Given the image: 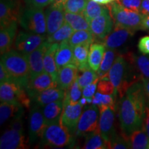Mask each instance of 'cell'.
<instances>
[{"mask_svg":"<svg viewBox=\"0 0 149 149\" xmlns=\"http://www.w3.org/2000/svg\"><path fill=\"white\" fill-rule=\"evenodd\" d=\"M108 7L115 26L126 28L135 32L141 30L144 15L124 8L116 1L110 3Z\"/></svg>","mask_w":149,"mask_h":149,"instance_id":"cell-4","label":"cell"},{"mask_svg":"<svg viewBox=\"0 0 149 149\" xmlns=\"http://www.w3.org/2000/svg\"><path fill=\"white\" fill-rule=\"evenodd\" d=\"M124 57L130 64H133L136 70L139 72L141 80L149 79V57L144 55H135L130 53Z\"/></svg>","mask_w":149,"mask_h":149,"instance_id":"cell-25","label":"cell"},{"mask_svg":"<svg viewBox=\"0 0 149 149\" xmlns=\"http://www.w3.org/2000/svg\"><path fill=\"white\" fill-rule=\"evenodd\" d=\"M117 1L124 8L140 13L141 0H117Z\"/></svg>","mask_w":149,"mask_h":149,"instance_id":"cell-42","label":"cell"},{"mask_svg":"<svg viewBox=\"0 0 149 149\" xmlns=\"http://www.w3.org/2000/svg\"><path fill=\"white\" fill-rule=\"evenodd\" d=\"M64 6L51 3L45 10L46 35L49 36L57 31L65 23Z\"/></svg>","mask_w":149,"mask_h":149,"instance_id":"cell-11","label":"cell"},{"mask_svg":"<svg viewBox=\"0 0 149 149\" xmlns=\"http://www.w3.org/2000/svg\"><path fill=\"white\" fill-rule=\"evenodd\" d=\"M115 55H116V53H115V49L107 48V51H105V53H104L100 68L97 72L100 78L107 75L108 72H109L113 63H114L115 58H116Z\"/></svg>","mask_w":149,"mask_h":149,"instance_id":"cell-35","label":"cell"},{"mask_svg":"<svg viewBox=\"0 0 149 149\" xmlns=\"http://www.w3.org/2000/svg\"><path fill=\"white\" fill-rule=\"evenodd\" d=\"M90 46V44H79L72 47L74 64L79 70L90 67L88 64Z\"/></svg>","mask_w":149,"mask_h":149,"instance_id":"cell-26","label":"cell"},{"mask_svg":"<svg viewBox=\"0 0 149 149\" xmlns=\"http://www.w3.org/2000/svg\"><path fill=\"white\" fill-rule=\"evenodd\" d=\"M98 107L100 112L99 130L103 138L109 142L111 137L115 133L114 128L115 111L107 106H99Z\"/></svg>","mask_w":149,"mask_h":149,"instance_id":"cell-13","label":"cell"},{"mask_svg":"<svg viewBox=\"0 0 149 149\" xmlns=\"http://www.w3.org/2000/svg\"><path fill=\"white\" fill-rule=\"evenodd\" d=\"M109 148L113 149H127L130 148L127 141L124 139L123 136H119L117 135L116 132L113 134L108 142Z\"/></svg>","mask_w":149,"mask_h":149,"instance_id":"cell-41","label":"cell"},{"mask_svg":"<svg viewBox=\"0 0 149 149\" xmlns=\"http://www.w3.org/2000/svg\"><path fill=\"white\" fill-rule=\"evenodd\" d=\"M143 84H144V91L146 93L147 101L149 102V79H143Z\"/></svg>","mask_w":149,"mask_h":149,"instance_id":"cell-49","label":"cell"},{"mask_svg":"<svg viewBox=\"0 0 149 149\" xmlns=\"http://www.w3.org/2000/svg\"><path fill=\"white\" fill-rule=\"evenodd\" d=\"M21 8L19 0H0L1 28L6 26L13 22L18 21Z\"/></svg>","mask_w":149,"mask_h":149,"instance_id":"cell-15","label":"cell"},{"mask_svg":"<svg viewBox=\"0 0 149 149\" xmlns=\"http://www.w3.org/2000/svg\"><path fill=\"white\" fill-rule=\"evenodd\" d=\"M117 95L113 93L112 95L102 94L100 92L95 93L93 97L92 104L97 106H107L115 111Z\"/></svg>","mask_w":149,"mask_h":149,"instance_id":"cell-37","label":"cell"},{"mask_svg":"<svg viewBox=\"0 0 149 149\" xmlns=\"http://www.w3.org/2000/svg\"><path fill=\"white\" fill-rule=\"evenodd\" d=\"M148 148L149 149V144H148Z\"/></svg>","mask_w":149,"mask_h":149,"instance_id":"cell-53","label":"cell"},{"mask_svg":"<svg viewBox=\"0 0 149 149\" xmlns=\"http://www.w3.org/2000/svg\"><path fill=\"white\" fill-rule=\"evenodd\" d=\"M41 108L45 124L48 126L60 121L61 115L64 109V100L51 102Z\"/></svg>","mask_w":149,"mask_h":149,"instance_id":"cell-22","label":"cell"},{"mask_svg":"<svg viewBox=\"0 0 149 149\" xmlns=\"http://www.w3.org/2000/svg\"><path fill=\"white\" fill-rule=\"evenodd\" d=\"M66 94V91L63 90L59 87L46 89L37 93L31 98L35 104H37L40 107H43L51 102L64 100Z\"/></svg>","mask_w":149,"mask_h":149,"instance_id":"cell-19","label":"cell"},{"mask_svg":"<svg viewBox=\"0 0 149 149\" xmlns=\"http://www.w3.org/2000/svg\"><path fill=\"white\" fill-rule=\"evenodd\" d=\"M126 95L133 102L141 115L144 116L147 99L144 84L140 81L130 85L126 92Z\"/></svg>","mask_w":149,"mask_h":149,"instance_id":"cell-18","label":"cell"},{"mask_svg":"<svg viewBox=\"0 0 149 149\" xmlns=\"http://www.w3.org/2000/svg\"><path fill=\"white\" fill-rule=\"evenodd\" d=\"M130 148L145 149L148 148L149 138L144 128L135 130L129 137L125 139Z\"/></svg>","mask_w":149,"mask_h":149,"instance_id":"cell-28","label":"cell"},{"mask_svg":"<svg viewBox=\"0 0 149 149\" xmlns=\"http://www.w3.org/2000/svg\"><path fill=\"white\" fill-rule=\"evenodd\" d=\"M83 106L79 102L75 104L64 105L60 122L71 135L75 134L78 122L82 113Z\"/></svg>","mask_w":149,"mask_h":149,"instance_id":"cell-10","label":"cell"},{"mask_svg":"<svg viewBox=\"0 0 149 149\" xmlns=\"http://www.w3.org/2000/svg\"><path fill=\"white\" fill-rule=\"evenodd\" d=\"M140 13L144 15H149V0H141L140 10Z\"/></svg>","mask_w":149,"mask_h":149,"instance_id":"cell-48","label":"cell"},{"mask_svg":"<svg viewBox=\"0 0 149 149\" xmlns=\"http://www.w3.org/2000/svg\"><path fill=\"white\" fill-rule=\"evenodd\" d=\"M65 22L69 24L74 31L81 30L91 31L90 23L82 13H71L65 12Z\"/></svg>","mask_w":149,"mask_h":149,"instance_id":"cell-30","label":"cell"},{"mask_svg":"<svg viewBox=\"0 0 149 149\" xmlns=\"http://www.w3.org/2000/svg\"><path fill=\"white\" fill-rule=\"evenodd\" d=\"M24 108L21 104L1 102L0 104V124L2 126L10 118H13Z\"/></svg>","mask_w":149,"mask_h":149,"instance_id":"cell-31","label":"cell"},{"mask_svg":"<svg viewBox=\"0 0 149 149\" xmlns=\"http://www.w3.org/2000/svg\"><path fill=\"white\" fill-rule=\"evenodd\" d=\"M134 33L135 31L130 29L115 26L113 31L104 38L103 44L107 48L116 49L124 45Z\"/></svg>","mask_w":149,"mask_h":149,"instance_id":"cell-17","label":"cell"},{"mask_svg":"<svg viewBox=\"0 0 149 149\" xmlns=\"http://www.w3.org/2000/svg\"><path fill=\"white\" fill-rule=\"evenodd\" d=\"M46 35L20 31L15 41V50L25 55H29L46 40Z\"/></svg>","mask_w":149,"mask_h":149,"instance_id":"cell-7","label":"cell"},{"mask_svg":"<svg viewBox=\"0 0 149 149\" xmlns=\"http://www.w3.org/2000/svg\"><path fill=\"white\" fill-rule=\"evenodd\" d=\"M82 148L86 149H105L109 148V144L103 138L99 128L95 131L86 134L85 142Z\"/></svg>","mask_w":149,"mask_h":149,"instance_id":"cell-29","label":"cell"},{"mask_svg":"<svg viewBox=\"0 0 149 149\" xmlns=\"http://www.w3.org/2000/svg\"><path fill=\"white\" fill-rule=\"evenodd\" d=\"M10 80H13L12 77L7 72L3 64H0V82L3 83L10 81Z\"/></svg>","mask_w":149,"mask_h":149,"instance_id":"cell-47","label":"cell"},{"mask_svg":"<svg viewBox=\"0 0 149 149\" xmlns=\"http://www.w3.org/2000/svg\"><path fill=\"white\" fill-rule=\"evenodd\" d=\"M97 91L105 95H112L114 93L115 86L109 80L108 74L100 78L97 84Z\"/></svg>","mask_w":149,"mask_h":149,"instance_id":"cell-40","label":"cell"},{"mask_svg":"<svg viewBox=\"0 0 149 149\" xmlns=\"http://www.w3.org/2000/svg\"><path fill=\"white\" fill-rule=\"evenodd\" d=\"M114 21L110 13L109 10L101 15L93 19L90 22L91 32L95 37V40L102 41L113 31Z\"/></svg>","mask_w":149,"mask_h":149,"instance_id":"cell-9","label":"cell"},{"mask_svg":"<svg viewBox=\"0 0 149 149\" xmlns=\"http://www.w3.org/2000/svg\"><path fill=\"white\" fill-rule=\"evenodd\" d=\"M18 22L28 32L40 35L46 33V17L43 8L27 5L22 7Z\"/></svg>","mask_w":149,"mask_h":149,"instance_id":"cell-3","label":"cell"},{"mask_svg":"<svg viewBox=\"0 0 149 149\" xmlns=\"http://www.w3.org/2000/svg\"><path fill=\"white\" fill-rule=\"evenodd\" d=\"M100 79H96L94 82L87 85L82 90V96L86 98H92L95 94V91L97 88V84Z\"/></svg>","mask_w":149,"mask_h":149,"instance_id":"cell-43","label":"cell"},{"mask_svg":"<svg viewBox=\"0 0 149 149\" xmlns=\"http://www.w3.org/2000/svg\"><path fill=\"white\" fill-rule=\"evenodd\" d=\"M78 71L77 67L74 64H68L60 68L57 78L58 87L64 91L68 90L77 79Z\"/></svg>","mask_w":149,"mask_h":149,"instance_id":"cell-20","label":"cell"},{"mask_svg":"<svg viewBox=\"0 0 149 149\" xmlns=\"http://www.w3.org/2000/svg\"><path fill=\"white\" fill-rule=\"evenodd\" d=\"M74 141L70 132L61 124L60 121L46 126L41 137L40 146L63 148L71 146Z\"/></svg>","mask_w":149,"mask_h":149,"instance_id":"cell-5","label":"cell"},{"mask_svg":"<svg viewBox=\"0 0 149 149\" xmlns=\"http://www.w3.org/2000/svg\"><path fill=\"white\" fill-rule=\"evenodd\" d=\"M40 108V106L35 104L30 111L29 141L31 145L34 144L42 137L46 127L42 109Z\"/></svg>","mask_w":149,"mask_h":149,"instance_id":"cell-8","label":"cell"},{"mask_svg":"<svg viewBox=\"0 0 149 149\" xmlns=\"http://www.w3.org/2000/svg\"><path fill=\"white\" fill-rule=\"evenodd\" d=\"M17 21L13 22L6 26L1 28L0 31V51L1 55L10 51L16 36Z\"/></svg>","mask_w":149,"mask_h":149,"instance_id":"cell-21","label":"cell"},{"mask_svg":"<svg viewBox=\"0 0 149 149\" xmlns=\"http://www.w3.org/2000/svg\"><path fill=\"white\" fill-rule=\"evenodd\" d=\"M51 44L46 40L41 44L40 47L27 55L30 68V79L34 78L44 72V55Z\"/></svg>","mask_w":149,"mask_h":149,"instance_id":"cell-14","label":"cell"},{"mask_svg":"<svg viewBox=\"0 0 149 149\" xmlns=\"http://www.w3.org/2000/svg\"><path fill=\"white\" fill-rule=\"evenodd\" d=\"M88 0H66L64 4L65 12L83 13Z\"/></svg>","mask_w":149,"mask_h":149,"instance_id":"cell-39","label":"cell"},{"mask_svg":"<svg viewBox=\"0 0 149 149\" xmlns=\"http://www.w3.org/2000/svg\"><path fill=\"white\" fill-rule=\"evenodd\" d=\"M59 47L58 43L51 44L46 51L44 58V71L51 76L53 80L57 82L58 69L55 63V54Z\"/></svg>","mask_w":149,"mask_h":149,"instance_id":"cell-24","label":"cell"},{"mask_svg":"<svg viewBox=\"0 0 149 149\" xmlns=\"http://www.w3.org/2000/svg\"><path fill=\"white\" fill-rule=\"evenodd\" d=\"M25 5L44 8L51 3V0H23Z\"/></svg>","mask_w":149,"mask_h":149,"instance_id":"cell-45","label":"cell"},{"mask_svg":"<svg viewBox=\"0 0 149 149\" xmlns=\"http://www.w3.org/2000/svg\"><path fill=\"white\" fill-rule=\"evenodd\" d=\"M100 115V109L97 105L93 104L85 107L80 117L74 135L81 136L96 130L99 126Z\"/></svg>","mask_w":149,"mask_h":149,"instance_id":"cell-6","label":"cell"},{"mask_svg":"<svg viewBox=\"0 0 149 149\" xmlns=\"http://www.w3.org/2000/svg\"><path fill=\"white\" fill-rule=\"evenodd\" d=\"M79 71L81 73L80 75H77V81L81 89H83L87 85L94 82L96 79H100L97 72L93 70L91 67Z\"/></svg>","mask_w":149,"mask_h":149,"instance_id":"cell-38","label":"cell"},{"mask_svg":"<svg viewBox=\"0 0 149 149\" xmlns=\"http://www.w3.org/2000/svg\"><path fill=\"white\" fill-rule=\"evenodd\" d=\"M105 46L102 44H92L90 46L88 64L93 70L97 72L105 53Z\"/></svg>","mask_w":149,"mask_h":149,"instance_id":"cell-27","label":"cell"},{"mask_svg":"<svg viewBox=\"0 0 149 149\" xmlns=\"http://www.w3.org/2000/svg\"><path fill=\"white\" fill-rule=\"evenodd\" d=\"M57 86V81L53 80L49 74L44 71L35 77L30 79L26 86V90L31 99L35 95L43 91Z\"/></svg>","mask_w":149,"mask_h":149,"instance_id":"cell-16","label":"cell"},{"mask_svg":"<svg viewBox=\"0 0 149 149\" xmlns=\"http://www.w3.org/2000/svg\"><path fill=\"white\" fill-rule=\"evenodd\" d=\"M142 128L146 131V133L149 138V102H146V107L144 110V120H143V126Z\"/></svg>","mask_w":149,"mask_h":149,"instance_id":"cell-46","label":"cell"},{"mask_svg":"<svg viewBox=\"0 0 149 149\" xmlns=\"http://www.w3.org/2000/svg\"><path fill=\"white\" fill-rule=\"evenodd\" d=\"M81 93L79 84L77 81V77L74 82L71 85L68 90L66 91L65 97L64 99V105L66 104H75L79 102L81 97Z\"/></svg>","mask_w":149,"mask_h":149,"instance_id":"cell-36","label":"cell"},{"mask_svg":"<svg viewBox=\"0 0 149 149\" xmlns=\"http://www.w3.org/2000/svg\"><path fill=\"white\" fill-rule=\"evenodd\" d=\"M119 120L124 139L143 126L144 116L140 114L135 104L126 95L119 102Z\"/></svg>","mask_w":149,"mask_h":149,"instance_id":"cell-2","label":"cell"},{"mask_svg":"<svg viewBox=\"0 0 149 149\" xmlns=\"http://www.w3.org/2000/svg\"><path fill=\"white\" fill-rule=\"evenodd\" d=\"M1 64L12 77L26 88L30 79V68L27 55L16 50H10L1 55Z\"/></svg>","mask_w":149,"mask_h":149,"instance_id":"cell-1","label":"cell"},{"mask_svg":"<svg viewBox=\"0 0 149 149\" xmlns=\"http://www.w3.org/2000/svg\"><path fill=\"white\" fill-rule=\"evenodd\" d=\"M29 141L26 140L24 131L9 128L6 130L0 139L1 149L29 148Z\"/></svg>","mask_w":149,"mask_h":149,"instance_id":"cell-12","label":"cell"},{"mask_svg":"<svg viewBox=\"0 0 149 149\" xmlns=\"http://www.w3.org/2000/svg\"><path fill=\"white\" fill-rule=\"evenodd\" d=\"M73 33L74 30L72 29L69 24L65 22V23L63 24L60 29H59L52 35L48 36L46 40L51 44H53V43L59 44L64 41L69 40Z\"/></svg>","mask_w":149,"mask_h":149,"instance_id":"cell-33","label":"cell"},{"mask_svg":"<svg viewBox=\"0 0 149 149\" xmlns=\"http://www.w3.org/2000/svg\"><path fill=\"white\" fill-rule=\"evenodd\" d=\"M93 1L102 5H109L110 3H113V1H115L116 0H93Z\"/></svg>","mask_w":149,"mask_h":149,"instance_id":"cell-51","label":"cell"},{"mask_svg":"<svg viewBox=\"0 0 149 149\" xmlns=\"http://www.w3.org/2000/svg\"><path fill=\"white\" fill-rule=\"evenodd\" d=\"M55 63L58 70L68 64H74L72 46L68 40L60 43L59 47L55 54Z\"/></svg>","mask_w":149,"mask_h":149,"instance_id":"cell-23","label":"cell"},{"mask_svg":"<svg viewBox=\"0 0 149 149\" xmlns=\"http://www.w3.org/2000/svg\"><path fill=\"white\" fill-rule=\"evenodd\" d=\"M141 30L143 31H149V15L144 16L141 25Z\"/></svg>","mask_w":149,"mask_h":149,"instance_id":"cell-50","label":"cell"},{"mask_svg":"<svg viewBox=\"0 0 149 149\" xmlns=\"http://www.w3.org/2000/svg\"><path fill=\"white\" fill-rule=\"evenodd\" d=\"M66 0H51V3L64 6V4L66 2Z\"/></svg>","mask_w":149,"mask_h":149,"instance_id":"cell-52","label":"cell"},{"mask_svg":"<svg viewBox=\"0 0 149 149\" xmlns=\"http://www.w3.org/2000/svg\"><path fill=\"white\" fill-rule=\"evenodd\" d=\"M138 49L143 55H149V35L141 37L138 42Z\"/></svg>","mask_w":149,"mask_h":149,"instance_id":"cell-44","label":"cell"},{"mask_svg":"<svg viewBox=\"0 0 149 149\" xmlns=\"http://www.w3.org/2000/svg\"><path fill=\"white\" fill-rule=\"evenodd\" d=\"M95 37L91 31L88 30H81L74 31L71 37L68 40L70 44L72 47L79 44H91L94 42Z\"/></svg>","mask_w":149,"mask_h":149,"instance_id":"cell-32","label":"cell"},{"mask_svg":"<svg viewBox=\"0 0 149 149\" xmlns=\"http://www.w3.org/2000/svg\"><path fill=\"white\" fill-rule=\"evenodd\" d=\"M109 10V9L108 6H102V4H100L93 0H88L85 10L82 14L90 23L93 19L101 15L102 14L104 13Z\"/></svg>","mask_w":149,"mask_h":149,"instance_id":"cell-34","label":"cell"}]
</instances>
